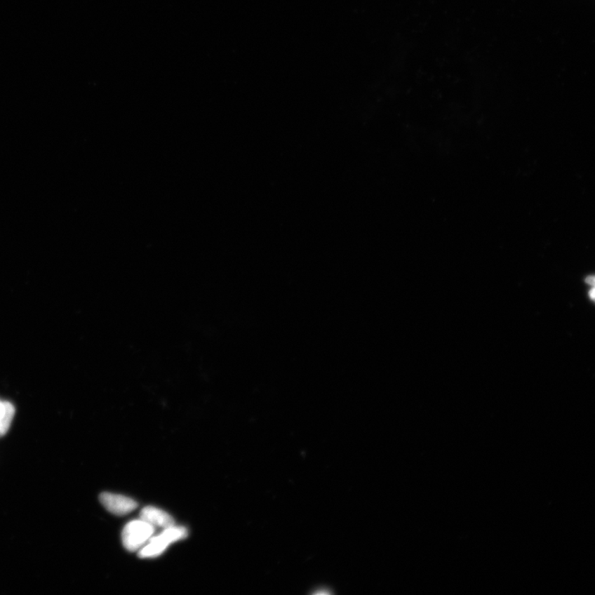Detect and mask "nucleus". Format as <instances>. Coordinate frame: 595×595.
I'll return each instance as SVG.
<instances>
[{
	"label": "nucleus",
	"mask_w": 595,
	"mask_h": 595,
	"mask_svg": "<svg viewBox=\"0 0 595 595\" xmlns=\"http://www.w3.org/2000/svg\"><path fill=\"white\" fill-rule=\"evenodd\" d=\"M140 519L145 521L155 528L165 529L175 525V521L169 514L152 506H147L142 509Z\"/></svg>",
	"instance_id": "nucleus-3"
},
{
	"label": "nucleus",
	"mask_w": 595,
	"mask_h": 595,
	"mask_svg": "<svg viewBox=\"0 0 595 595\" xmlns=\"http://www.w3.org/2000/svg\"><path fill=\"white\" fill-rule=\"evenodd\" d=\"M15 413V408L11 403L0 401V438L7 434Z\"/></svg>",
	"instance_id": "nucleus-5"
},
{
	"label": "nucleus",
	"mask_w": 595,
	"mask_h": 595,
	"mask_svg": "<svg viewBox=\"0 0 595 595\" xmlns=\"http://www.w3.org/2000/svg\"><path fill=\"white\" fill-rule=\"evenodd\" d=\"M101 504L111 514L123 516L133 512L138 508L136 501L128 498V497L112 494V493H103L100 496Z\"/></svg>",
	"instance_id": "nucleus-2"
},
{
	"label": "nucleus",
	"mask_w": 595,
	"mask_h": 595,
	"mask_svg": "<svg viewBox=\"0 0 595 595\" xmlns=\"http://www.w3.org/2000/svg\"><path fill=\"white\" fill-rule=\"evenodd\" d=\"M155 529L152 525L142 519L131 521L123 530V547L129 551L141 549L153 536Z\"/></svg>",
	"instance_id": "nucleus-1"
},
{
	"label": "nucleus",
	"mask_w": 595,
	"mask_h": 595,
	"mask_svg": "<svg viewBox=\"0 0 595 595\" xmlns=\"http://www.w3.org/2000/svg\"><path fill=\"white\" fill-rule=\"evenodd\" d=\"M171 545V543L160 534V535L152 537L149 539L148 544L142 547L139 556L141 558H154L159 556Z\"/></svg>",
	"instance_id": "nucleus-4"
}]
</instances>
